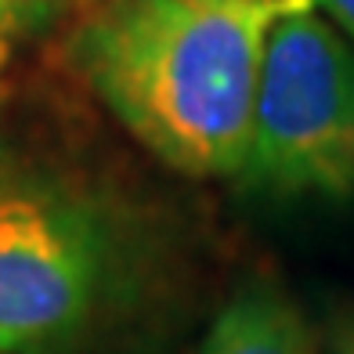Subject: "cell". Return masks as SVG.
<instances>
[{"mask_svg":"<svg viewBox=\"0 0 354 354\" xmlns=\"http://www.w3.org/2000/svg\"><path fill=\"white\" fill-rule=\"evenodd\" d=\"M11 15H15V0H0V37H4V29L11 22Z\"/></svg>","mask_w":354,"mask_h":354,"instance_id":"cell-7","label":"cell"},{"mask_svg":"<svg viewBox=\"0 0 354 354\" xmlns=\"http://www.w3.org/2000/svg\"><path fill=\"white\" fill-rule=\"evenodd\" d=\"M308 0H120L84 26L91 91L159 163L239 177L268 33Z\"/></svg>","mask_w":354,"mask_h":354,"instance_id":"cell-1","label":"cell"},{"mask_svg":"<svg viewBox=\"0 0 354 354\" xmlns=\"http://www.w3.org/2000/svg\"><path fill=\"white\" fill-rule=\"evenodd\" d=\"M112 293L105 214L69 181L0 156V354H80Z\"/></svg>","mask_w":354,"mask_h":354,"instance_id":"cell-2","label":"cell"},{"mask_svg":"<svg viewBox=\"0 0 354 354\" xmlns=\"http://www.w3.org/2000/svg\"><path fill=\"white\" fill-rule=\"evenodd\" d=\"M192 354H322V344L300 304L257 279L235 289Z\"/></svg>","mask_w":354,"mask_h":354,"instance_id":"cell-4","label":"cell"},{"mask_svg":"<svg viewBox=\"0 0 354 354\" xmlns=\"http://www.w3.org/2000/svg\"><path fill=\"white\" fill-rule=\"evenodd\" d=\"M329 354H354V322H347V326L333 336Z\"/></svg>","mask_w":354,"mask_h":354,"instance_id":"cell-6","label":"cell"},{"mask_svg":"<svg viewBox=\"0 0 354 354\" xmlns=\"http://www.w3.org/2000/svg\"><path fill=\"white\" fill-rule=\"evenodd\" d=\"M243 185L354 203V44L315 0L271 26Z\"/></svg>","mask_w":354,"mask_h":354,"instance_id":"cell-3","label":"cell"},{"mask_svg":"<svg viewBox=\"0 0 354 354\" xmlns=\"http://www.w3.org/2000/svg\"><path fill=\"white\" fill-rule=\"evenodd\" d=\"M315 4L340 26V33L354 44V0H315Z\"/></svg>","mask_w":354,"mask_h":354,"instance_id":"cell-5","label":"cell"}]
</instances>
